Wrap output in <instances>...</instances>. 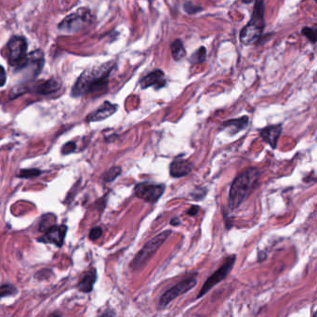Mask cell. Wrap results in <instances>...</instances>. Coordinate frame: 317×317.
Returning a JSON list of instances; mask_svg holds the SVG:
<instances>
[{
	"mask_svg": "<svg viewBox=\"0 0 317 317\" xmlns=\"http://www.w3.org/2000/svg\"><path fill=\"white\" fill-rule=\"evenodd\" d=\"M167 80L165 78V74L161 70H156L148 74L144 78L141 79L140 85L142 89H147L150 87H154L155 90H159L166 86Z\"/></svg>",
	"mask_w": 317,
	"mask_h": 317,
	"instance_id": "obj_12",
	"label": "cell"
},
{
	"mask_svg": "<svg viewBox=\"0 0 317 317\" xmlns=\"http://www.w3.org/2000/svg\"><path fill=\"white\" fill-rule=\"evenodd\" d=\"M235 260H236V257L234 255L229 257L226 259L225 263L207 279V281L205 282V284L202 286L200 292L198 293L196 298H202L204 295H206L207 292L209 291L215 285H218L221 281H223L224 279L226 278L227 275L230 273L231 270L233 269Z\"/></svg>",
	"mask_w": 317,
	"mask_h": 317,
	"instance_id": "obj_8",
	"label": "cell"
},
{
	"mask_svg": "<svg viewBox=\"0 0 317 317\" xmlns=\"http://www.w3.org/2000/svg\"><path fill=\"white\" fill-rule=\"evenodd\" d=\"M8 60L10 65L18 69L26 68L28 61L26 39L21 37H13L8 43Z\"/></svg>",
	"mask_w": 317,
	"mask_h": 317,
	"instance_id": "obj_5",
	"label": "cell"
},
{
	"mask_svg": "<svg viewBox=\"0 0 317 317\" xmlns=\"http://www.w3.org/2000/svg\"><path fill=\"white\" fill-rule=\"evenodd\" d=\"M166 185L165 184H155L150 182H141L138 183L134 188L135 196L145 201L146 203L154 204L165 193Z\"/></svg>",
	"mask_w": 317,
	"mask_h": 317,
	"instance_id": "obj_9",
	"label": "cell"
},
{
	"mask_svg": "<svg viewBox=\"0 0 317 317\" xmlns=\"http://www.w3.org/2000/svg\"><path fill=\"white\" fill-rule=\"evenodd\" d=\"M17 293V288L12 285H3L0 286V298L13 296Z\"/></svg>",
	"mask_w": 317,
	"mask_h": 317,
	"instance_id": "obj_21",
	"label": "cell"
},
{
	"mask_svg": "<svg viewBox=\"0 0 317 317\" xmlns=\"http://www.w3.org/2000/svg\"><path fill=\"white\" fill-rule=\"evenodd\" d=\"M170 51H171L172 57L177 62H180L181 59L184 58L185 55H186V51L184 49V46H183L181 40H180V39H176L175 41L171 43Z\"/></svg>",
	"mask_w": 317,
	"mask_h": 317,
	"instance_id": "obj_18",
	"label": "cell"
},
{
	"mask_svg": "<svg viewBox=\"0 0 317 317\" xmlns=\"http://www.w3.org/2000/svg\"><path fill=\"white\" fill-rule=\"evenodd\" d=\"M199 210H200V207H198V206H192L186 211V214L189 215V216H191V217H194V216H196L198 214Z\"/></svg>",
	"mask_w": 317,
	"mask_h": 317,
	"instance_id": "obj_27",
	"label": "cell"
},
{
	"mask_svg": "<svg viewBox=\"0 0 317 317\" xmlns=\"http://www.w3.org/2000/svg\"><path fill=\"white\" fill-rule=\"evenodd\" d=\"M169 223H170V225H172V226H179V225H181V221L178 217H175L173 219H171Z\"/></svg>",
	"mask_w": 317,
	"mask_h": 317,
	"instance_id": "obj_29",
	"label": "cell"
},
{
	"mask_svg": "<svg viewBox=\"0 0 317 317\" xmlns=\"http://www.w3.org/2000/svg\"><path fill=\"white\" fill-rule=\"evenodd\" d=\"M264 0H256L252 17L248 24L240 32V42L248 46L257 41L265 27L264 21Z\"/></svg>",
	"mask_w": 317,
	"mask_h": 317,
	"instance_id": "obj_3",
	"label": "cell"
},
{
	"mask_svg": "<svg viewBox=\"0 0 317 317\" xmlns=\"http://www.w3.org/2000/svg\"><path fill=\"white\" fill-rule=\"evenodd\" d=\"M77 148V145L74 142H69V143H65V145L63 146V149H62V154L63 155H69L72 154L73 152H75V150Z\"/></svg>",
	"mask_w": 317,
	"mask_h": 317,
	"instance_id": "obj_25",
	"label": "cell"
},
{
	"mask_svg": "<svg viewBox=\"0 0 317 317\" xmlns=\"http://www.w3.org/2000/svg\"><path fill=\"white\" fill-rule=\"evenodd\" d=\"M97 280V272L95 269H91L85 273L80 282L78 283V288L80 291L89 293L93 289V285Z\"/></svg>",
	"mask_w": 317,
	"mask_h": 317,
	"instance_id": "obj_16",
	"label": "cell"
},
{
	"mask_svg": "<svg viewBox=\"0 0 317 317\" xmlns=\"http://www.w3.org/2000/svg\"><path fill=\"white\" fill-rule=\"evenodd\" d=\"M206 194H207V189H205V188H199V189L194 191V192L191 194V196L193 197L194 200H202V199L205 197Z\"/></svg>",
	"mask_w": 317,
	"mask_h": 317,
	"instance_id": "obj_24",
	"label": "cell"
},
{
	"mask_svg": "<svg viewBox=\"0 0 317 317\" xmlns=\"http://www.w3.org/2000/svg\"><path fill=\"white\" fill-rule=\"evenodd\" d=\"M196 283H197V280L195 277H189V278L182 280L174 286H172L162 295L157 305V309L159 311L165 310L168 304L172 300H174L175 298L180 297L181 295L190 291L192 288H194Z\"/></svg>",
	"mask_w": 317,
	"mask_h": 317,
	"instance_id": "obj_7",
	"label": "cell"
},
{
	"mask_svg": "<svg viewBox=\"0 0 317 317\" xmlns=\"http://www.w3.org/2000/svg\"><path fill=\"white\" fill-rule=\"evenodd\" d=\"M259 170L257 168H249L238 175L230 188L228 206L231 209H236L248 198L259 181Z\"/></svg>",
	"mask_w": 317,
	"mask_h": 317,
	"instance_id": "obj_2",
	"label": "cell"
},
{
	"mask_svg": "<svg viewBox=\"0 0 317 317\" xmlns=\"http://www.w3.org/2000/svg\"><path fill=\"white\" fill-rule=\"evenodd\" d=\"M207 58V50L205 47H201L198 50H196L193 53V55L190 57V62L194 65L202 64L206 61Z\"/></svg>",
	"mask_w": 317,
	"mask_h": 317,
	"instance_id": "obj_19",
	"label": "cell"
},
{
	"mask_svg": "<svg viewBox=\"0 0 317 317\" xmlns=\"http://www.w3.org/2000/svg\"><path fill=\"white\" fill-rule=\"evenodd\" d=\"M117 104H113L109 102H105L98 110L91 113L87 117L88 122H97V121H103L104 119L113 116L117 111Z\"/></svg>",
	"mask_w": 317,
	"mask_h": 317,
	"instance_id": "obj_14",
	"label": "cell"
},
{
	"mask_svg": "<svg viewBox=\"0 0 317 317\" xmlns=\"http://www.w3.org/2000/svg\"><path fill=\"white\" fill-rule=\"evenodd\" d=\"M6 80V72L4 70V68L0 65V87H3L5 85Z\"/></svg>",
	"mask_w": 317,
	"mask_h": 317,
	"instance_id": "obj_28",
	"label": "cell"
},
{
	"mask_svg": "<svg viewBox=\"0 0 317 317\" xmlns=\"http://www.w3.org/2000/svg\"><path fill=\"white\" fill-rule=\"evenodd\" d=\"M121 172H122V168L120 167H113L104 173V181L105 182H112L121 174Z\"/></svg>",
	"mask_w": 317,
	"mask_h": 317,
	"instance_id": "obj_20",
	"label": "cell"
},
{
	"mask_svg": "<svg viewBox=\"0 0 317 317\" xmlns=\"http://www.w3.org/2000/svg\"><path fill=\"white\" fill-rule=\"evenodd\" d=\"M248 122H249V119L246 116L236 118V119H231V120L225 121L221 125L220 130H227L230 135H235L240 131L245 130L248 126Z\"/></svg>",
	"mask_w": 317,
	"mask_h": 317,
	"instance_id": "obj_15",
	"label": "cell"
},
{
	"mask_svg": "<svg viewBox=\"0 0 317 317\" xmlns=\"http://www.w3.org/2000/svg\"><path fill=\"white\" fill-rule=\"evenodd\" d=\"M92 15L87 9H79L77 13L68 15L63 22L60 23L59 29L62 32L76 33L91 25Z\"/></svg>",
	"mask_w": 317,
	"mask_h": 317,
	"instance_id": "obj_6",
	"label": "cell"
},
{
	"mask_svg": "<svg viewBox=\"0 0 317 317\" xmlns=\"http://www.w3.org/2000/svg\"><path fill=\"white\" fill-rule=\"evenodd\" d=\"M282 133V125H274V126H268L264 129L259 130V135L262 138V140L268 143L272 149H276L279 138Z\"/></svg>",
	"mask_w": 317,
	"mask_h": 317,
	"instance_id": "obj_13",
	"label": "cell"
},
{
	"mask_svg": "<svg viewBox=\"0 0 317 317\" xmlns=\"http://www.w3.org/2000/svg\"><path fill=\"white\" fill-rule=\"evenodd\" d=\"M171 233H172L171 230H166L148 241L143 246V248L137 253L135 258L130 262V268L134 272H138L143 269L155 256L157 250L161 247L162 245L166 242V240L168 239Z\"/></svg>",
	"mask_w": 317,
	"mask_h": 317,
	"instance_id": "obj_4",
	"label": "cell"
},
{
	"mask_svg": "<svg viewBox=\"0 0 317 317\" xmlns=\"http://www.w3.org/2000/svg\"><path fill=\"white\" fill-rule=\"evenodd\" d=\"M103 235V229L100 227H95L93 229H91L90 232V239L92 241L99 239L101 236Z\"/></svg>",
	"mask_w": 317,
	"mask_h": 317,
	"instance_id": "obj_26",
	"label": "cell"
},
{
	"mask_svg": "<svg viewBox=\"0 0 317 317\" xmlns=\"http://www.w3.org/2000/svg\"><path fill=\"white\" fill-rule=\"evenodd\" d=\"M245 3H249V2H251L253 0H243Z\"/></svg>",
	"mask_w": 317,
	"mask_h": 317,
	"instance_id": "obj_30",
	"label": "cell"
},
{
	"mask_svg": "<svg viewBox=\"0 0 317 317\" xmlns=\"http://www.w3.org/2000/svg\"><path fill=\"white\" fill-rule=\"evenodd\" d=\"M41 174V171L37 168H31V169H23L21 170L18 177L20 178H25V179H29V178H35L38 177Z\"/></svg>",
	"mask_w": 317,
	"mask_h": 317,
	"instance_id": "obj_22",
	"label": "cell"
},
{
	"mask_svg": "<svg viewBox=\"0 0 317 317\" xmlns=\"http://www.w3.org/2000/svg\"><path fill=\"white\" fill-rule=\"evenodd\" d=\"M194 168V164L182 156L176 157L169 166V173L173 178H181L190 174Z\"/></svg>",
	"mask_w": 317,
	"mask_h": 317,
	"instance_id": "obj_11",
	"label": "cell"
},
{
	"mask_svg": "<svg viewBox=\"0 0 317 317\" xmlns=\"http://www.w3.org/2000/svg\"><path fill=\"white\" fill-rule=\"evenodd\" d=\"M301 33L304 35L307 39L311 41V43L314 44V43L316 42V31H315L314 29L310 28V27H304V28L302 29Z\"/></svg>",
	"mask_w": 317,
	"mask_h": 317,
	"instance_id": "obj_23",
	"label": "cell"
},
{
	"mask_svg": "<svg viewBox=\"0 0 317 317\" xmlns=\"http://www.w3.org/2000/svg\"><path fill=\"white\" fill-rule=\"evenodd\" d=\"M60 88H61V83L56 79L52 78L44 83H40L37 88V92H39V94L48 95V94L53 93L54 91H58Z\"/></svg>",
	"mask_w": 317,
	"mask_h": 317,
	"instance_id": "obj_17",
	"label": "cell"
},
{
	"mask_svg": "<svg viewBox=\"0 0 317 317\" xmlns=\"http://www.w3.org/2000/svg\"><path fill=\"white\" fill-rule=\"evenodd\" d=\"M67 233V227L65 225L52 226L46 231L45 234L39 238V241L47 244H54L62 246L65 242V235Z\"/></svg>",
	"mask_w": 317,
	"mask_h": 317,
	"instance_id": "obj_10",
	"label": "cell"
},
{
	"mask_svg": "<svg viewBox=\"0 0 317 317\" xmlns=\"http://www.w3.org/2000/svg\"><path fill=\"white\" fill-rule=\"evenodd\" d=\"M112 70V63H108L98 68L86 70L74 85L72 89V96L80 97L87 94L106 91L108 78Z\"/></svg>",
	"mask_w": 317,
	"mask_h": 317,
	"instance_id": "obj_1",
	"label": "cell"
}]
</instances>
